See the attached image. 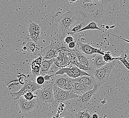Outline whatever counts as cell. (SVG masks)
I'll return each mask as SVG.
<instances>
[{"instance_id": "obj_1", "label": "cell", "mask_w": 129, "mask_h": 118, "mask_svg": "<svg viewBox=\"0 0 129 118\" xmlns=\"http://www.w3.org/2000/svg\"><path fill=\"white\" fill-rule=\"evenodd\" d=\"M109 0H81L74 3L73 10L78 20L87 25L92 22L99 23L104 16V11Z\"/></svg>"}, {"instance_id": "obj_2", "label": "cell", "mask_w": 129, "mask_h": 118, "mask_svg": "<svg viewBox=\"0 0 129 118\" xmlns=\"http://www.w3.org/2000/svg\"><path fill=\"white\" fill-rule=\"evenodd\" d=\"M78 20L76 13L72 10L64 13L58 20L59 37L60 40L63 42L66 35L68 34L71 26Z\"/></svg>"}, {"instance_id": "obj_3", "label": "cell", "mask_w": 129, "mask_h": 118, "mask_svg": "<svg viewBox=\"0 0 129 118\" xmlns=\"http://www.w3.org/2000/svg\"><path fill=\"white\" fill-rule=\"evenodd\" d=\"M54 84L49 83L44 85L42 88L37 90L36 93V100L38 103L43 104L54 103V94L53 90Z\"/></svg>"}, {"instance_id": "obj_4", "label": "cell", "mask_w": 129, "mask_h": 118, "mask_svg": "<svg viewBox=\"0 0 129 118\" xmlns=\"http://www.w3.org/2000/svg\"><path fill=\"white\" fill-rule=\"evenodd\" d=\"M116 61L107 63L101 68L93 70V76L100 87L109 80L110 75L116 63Z\"/></svg>"}, {"instance_id": "obj_5", "label": "cell", "mask_w": 129, "mask_h": 118, "mask_svg": "<svg viewBox=\"0 0 129 118\" xmlns=\"http://www.w3.org/2000/svg\"><path fill=\"white\" fill-rule=\"evenodd\" d=\"M53 90L54 94V103L55 105L59 106L60 104L70 100L79 98V96L72 91H67L54 86Z\"/></svg>"}, {"instance_id": "obj_6", "label": "cell", "mask_w": 129, "mask_h": 118, "mask_svg": "<svg viewBox=\"0 0 129 118\" xmlns=\"http://www.w3.org/2000/svg\"><path fill=\"white\" fill-rule=\"evenodd\" d=\"M67 48L63 44V42H53L46 47L40 52V56L43 57V60L54 59L57 52L60 50Z\"/></svg>"}, {"instance_id": "obj_7", "label": "cell", "mask_w": 129, "mask_h": 118, "mask_svg": "<svg viewBox=\"0 0 129 118\" xmlns=\"http://www.w3.org/2000/svg\"><path fill=\"white\" fill-rule=\"evenodd\" d=\"M54 60L55 64L60 68L68 66L72 60V52L67 48L60 50L55 54Z\"/></svg>"}, {"instance_id": "obj_8", "label": "cell", "mask_w": 129, "mask_h": 118, "mask_svg": "<svg viewBox=\"0 0 129 118\" xmlns=\"http://www.w3.org/2000/svg\"><path fill=\"white\" fill-rule=\"evenodd\" d=\"M17 103L21 111L23 113H28L38 107V104L36 98L32 100H27L21 96L18 100Z\"/></svg>"}, {"instance_id": "obj_9", "label": "cell", "mask_w": 129, "mask_h": 118, "mask_svg": "<svg viewBox=\"0 0 129 118\" xmlns=\"http://www.w3.org/2000/svg\"><path fill=\"white\" fill-rule=\"evenodd\" d=\"M78 49L87 56H92L94 54H100L104 56L105 52L101 49H98L91 46L88 44H82L78 43Z\"/></svg>"}, {"instance_id": "obj_10", "label": "cell", "mask_w": 129, "mask_h": 118, "mask_svg": "<svg viewBox=\"0 0 129 118\" xmlns=\"http://www.w3.org/2000/svg\"><path fill=\"white\" fill-rule=\"evenodd\" d=\"M70 50L73 52L76 55L80 63L90 69L94 70L92 66L88 56H87L83 53L76 47L74 49H70Z\"/></svg>"}, {"instance_id": "obj_11", "label": "cell", "mask_w": 129, "mask_h": 118, "mask_svg": "<svg viewBox=\"0 0 129 118\" xmlns=\"http://www.w3.org/2000/svg\"><path fill=\"white\" fill-rule=\"evenodd\" d=\"M89 57L92 66L94 69H99L107 64L104 61V57L102 54H94L90 56Z\"/></svg>"}, {"instance_id": "obj_12", "label": "cell", "mask_w": 129, "mask_h": 118, "mask_svg": "<svg viewBox=\"0 0 129 118\" xmlns=\"http://www.w3.org/2000/svg\"><path fill=\"white\" fill-rule=\"evenodd\" d=\"M52 83L54 86H55L59 87L62 90H64L65 87L69 80L70 77L67 76V74L58 75L53 76Z\"/></svg>"}, {"instance_id": "obj_13", "label": "cell", "mask_w": 129, "mask_h": 118, "mask_svg": "<svg viewBox=\"0 0 129 118\" xmlns=\"http://www.w3.org/2000/svg\"><path fill=\"white\" fill-rule=\"evenodd\" d=\"M75 81L77 82L83 84L85 86H89L91 88H93L97 82L93 76H82L75 79Z\"/></svg>"}, {"instance_id": "obj_14", "label": "cell", "mask_w": 129, "mask_h": 118, "mask_svg": "<svg viewBox=\"0 0 129 118\" xmlns=\"http://www.w3.org/2000/svg\"><path fill=\"white\" fill-rule=\"evenodd\" d=\"M92 88L90 87L89 86L76 82L72 91L80 96L87 93V92L92 90Z\"/></svg>"}, {"instance_id": "obj_15", "label": "cell", "mask_w": 129, "mask_h": 118, "mask_svg": "<svg viewBox=\"0 0 129 118\" xmlns=\"http://www.w3.org/2000/svg\"><path fill=\"white\" fill-rule=\"evenodd\" d=\"M100 88V86H99V84L97 83L95 85L94 88L92 89V90H90V91L87 92V93L83 94V95H82L81 96H80L79 97V98L81 100V101H82L83 103L85 102H87L88 101H89L91 100V98H92V97L93 96V95L95 94L98 91V90H99Z\"/></svg>"}, {"instance_id": "obj_16", "label": "cell", "mask_w": 129, "mask_h": 118, "mask_svg": "<svg viewBox=\"0 0 129 118\" xmlns=\"http://www.w3.org/2000/svg\"><path fill=\"white\" fill-rule=\"evenodd\" d=\"M54 63V59L50 60H43L40 72V76H45V75H46L49 71L50 68Z\"/></svg>"}, {"instance_id": "obj_17", "label": "cell", "mask_w": 129, "mask_h": 118, "mask_svg": "<svg viewBox=\"0 0 129 118\" xmlns=\"http://www.w3.org/2000/svg\"><path fill=\"white\" fill-rule=\"evenodd\" d=\"M87 25V24L85 23L84 22L77 20V22H75L71 27L70 32L68 34H77V32L80 30L82 29Z\"/></svg>"}, {"instance_id": "obj_18", "label": "cell", "mask_w": 129, "mask_h": 118, "mask_svg": "<svg viewBox=\"0 0 129 118\" xmlns=\"http://www.w3.org/2000/svg\"><path fill=\"white\" fill-rule=\"evenodd\" d=\"M28 32L30 35L35 34H40V27L35 22L30 20L28 26Z\"/></svg>"}, {"instance_id": "obj_19", "label": "cell", "mask_w": 129, "mask_h": 118, "mask_svg": "<svg viewBox=\"0 0 129 118\" xmlns=\"http://www.w3.org/2000/svg\"><path fill=\"white\" fill-rule=\"evenodd\" d=\"M41 66L35 63L34 62H32V64H31V70L34 77H35V76L37 77L40 76V72Z\"/></svg>"}, {"instance_id": "obj_20", "label": "cell", "mask_w": 129, "mask_h": 118, "mask_svg": "<svg viewBox=\"0 0 129 118\" xmlns=\"http://www.w3.org/2000/svg\"><path fill=\"white\" fill-rule=\"evenodd\" d=\"M76 118H92V115L87 110L80 111L76 114Z\"/></svg>"}, {"instance_id": "obj_21", "label": "cell", "mask_w": 129, "mask_h": 118, "mask_svg": "<svg viewBox=\"0 0 129 118\" xmlns=\"http://www.w3.org/2000/svg\"><path fill=\"white\" fill-rule=\"evenodd\" d=\"M26 46L27 48V51L29 53H34L37 50V46L35 42H30L26 44Z\"/></svg>"}, {"instance_id": "obj_22", "label": "cell", "mask_w": 129, "mask_h": 118, "mask_svg": "<svg viewBox=\"0 0 129 118\" xmlns=\"http://www.w3.org/2000/svg\"><path fill=\"white\" fill-rule=\"evenodd\" d=\"M104 61L107 63H110L115 60V58L113 57L111 52H105V54L103 56Z\"/></svg>"}, {"instance_id": "obj_23", "label": "cell", "mask_w": 129, "mask_h": 118, "mask_svg": "<svg viewBox=\"0 0 129 118\" xmlns=\"http://www.w3.org/2000/svg\"><path fill=\"white\" fill-rule=\"evenodd\" d=\"M127 57V56L126 54H125L124 57L120 56L119 57H115V60H119L120 62H121L122 64H124V66L126 68L129 70V62L127 60L126 58Z\"/></svg>"}, {"instance_id": "obj_24", "label": "cell", "mask_w": 129, "mask_h": 118, "mask_svg": "<svg viewBox=\"0 0 129 118\" xmlns=\"http://www.w3.org/2000/svg\"><path fill=\"white\" fill-rule=\"evenodd\" d=\"M60 69V67H59L54 63L52 65V66L51 67V68H50V70L48 72L47 74L49 75V76H51L52 77L55 76V74L59 71V70Z\"/></svg>"}, {"instance_id": "obj_25", "label": "cell", "mask_w": 129, "mask_h": 118, "mask_svg": "<svg viewBox=\"0 0 129 118\" xmlns=\"http://www.w3.org/2000/svg\"><path fill=\"white\" fill-rule=\"evenodd\" d=\"M22 96L25 100H32L35 98H36V95L34 94V92L31 91L27 92Z\"/></svg>"}, {"instance_id": "obj_26", "label": "cell", "mask_w": 129, "mask_h": 118, "mask_svg": "<svg viewBox=\"0 0 129 118\" xmlns=\"http://www.w3.org/2000/svg\"><path fill=\"white\" fill-rule=\"evenodd\" d=\"M17 78H18V80L19 83L21 84L22 85H24L26 83V80H27V77L26 76L23 74H21L17 76Z\"/></svg>"}, {"instance_id": "obj_27", "label": "cell", "mask_w": 129, "mask_h": 118, "mask_svg": "<svg viewBox=\"0 0 129 118\" xmlns=\"http://www.w3.org/2000/svg\"><path fill=\"white\" fill-rule=\"evenodd\" d=\"M45 81L44 76H37L36 78V83L40 86H43L45 84Z\"/></svg>"}, {"instance_id": "obj_28", "label": "cell", "mask_w": 129, "mask_h": 118, "mask_svg": "<svg viewBox=\"0 0 129 118\" xmlns=\"http://www.w3.org/2000/svg\"><path fill=\"white\" fill-rule=\"evenodd\" d=\"M30 37L32 39L33 42L35 43H37L40 38V34H30Z\"/></svg>"}, {"instance_id": "obj_29", "label": "cell", "mask_w": 129, "mask_h": 118, "mask_svg": "<svg viewBox=\"0 0 129 118\" xmlns=\"http://www.w3.org/2000/svg\"><path fill=\"white\" fill-rule=\"evenodd\" d=\"M74 38L73 37H72L71 36H67L66 37H65L64 39V42L67 44H70V43L73 42L75 41Z\"/></svg>"}, {"instance_id": "obj_30", "label": "cell", "mask_w": 129, "mask_h": 118, "mask_svg": "<svg viewBox=\"0 0 129 118\" xmlns=\"http://www.w3.org/2000/svg\"><path fill=\"white\" fill-rule=\"evenodd\" d=\"M76 41L75 40L73 42L70 43V44H68V47L70 49H74L76 47Z\"/></svg>"}, {"instance_id": "obj_31", "label": "cell", "mask_w": 129, "mask_h": 118, "mask_svg": "<svg viewBox=\"0 0 129 118\" xmlns=\"http://www.w3.org/2000/svg\"><path fill=\"white\" fill-rule=\"evenodd\" d=\"M64 108H63L61 106L59 105V107H58V113L59 114L60 113V114L64 112Z\"/></svg>"}, {"instance_id": "obj_32", "label": "cell", "mask_w": 129, "mask_h": 118, "mask_svg": "<svg viewBox=\"0 0 129 118\" xmlns=\"http://www.w3.org/2000/svg\"><path fill=\"white\" fill-rule=\"evenodd\" d=\"M52 77V76H49V75H48V74H46L44 76L45 81H48V80H51Z\"/></svg>"}, {"instance_id": "obj_33", "label": "cell", "mask_w": 129, "mask_h": 118, "mask_svg": "<svg viewBox=\"0 0 129 118\" xmlns=\"http://www.w3.org/2000/svg\"><path fill=\"white\" fill-rule=\"evenodd\" d=\"M92 118H99V116L97 114H93V115H92Z\"/></svg>"}, {"instance_id": "obj_34", "label": "cell", "mask_w": 129, "mask_h": 118, "mask_svg": "<svg viewBox=\"0 0 129 118\" xmlns=\"http://www.w3.org/2000/svg\"><path fill=\"white\" fill-rule=\"evenodd\" d=\"M77 0H69V2L70 3V4H74V3L76 2Z\"/></svg>"}, {"instance_id": "obj_35", "label": "cell", "mask_w": 129, "mask_h": 118, "mask_svg": "<svg viewBox=\"0 0 129 118\" xmlns=\"http://www.w3.org/2000/svg\"><path fill=\"white\" fill-rule=\"evenodd\" d=\"M23 50H27V47L26 46L23 47Z\"/></svg>"}, {"instance_id": "obj_36", "label": "cell", "mask_w": 129, "mask_h": 118, "mask_svg": "<svg viewBox=\"0 0 129 118\" xmlns=\"http://www.w3.org/2000/svg\"><path fill=\"white\" fill-rule=\"evenodd\" d=\"M52 118H59V116H54Z\"/></svg>"}, {"instance_id": "obj_37", "label": "cell", "mask_w": 129, "mask_h": 118, "mask_svg": "<svg viewBox=\"0 0 129 118\" xmlns=\"http://www.w3.org/2000/svg\"><path fill=\"white\" fill-rule=\"evenodd\" d=\"M64 118V117H63V118Z\"/></svg>"}]
</instances>
